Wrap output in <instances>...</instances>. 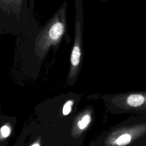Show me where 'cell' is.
I'll return each instance as SVG.
<instances>
[{"mask_svg":"<svg viewBox=\"0 0 146 146\" xmlns=\"http://www.w3.org/2000/svg\"><path fill=\"white\" fill-rule=\"evenodd\" d=\"M1 136L3 137H7L10 133V129L7 125H3L1 128Z\"/></svg>","mask_w":146,"mask_h":146,"instance_id":"cell-8","label":"cell"},{"mask_svg":"<svg viewBox=\"0 0 146 146\" xmlns=\"http://www.w3.org/2000/svg\"><path fill=\"white\" fill-rule=\"evenodd\" d=\"M35 0H29V11L30 14L32 17L34 13V6H35Z\"/></svg>","mask_w":146,"mask_h":146,"instance_id":"cell-9","label":"cell"},{"mask_svg":"<svg viewBox=\"0 0 146 146\" xmlns=\"http://www.w3.org/2000/svg\"><path fill=\"white\" fill-rule=\"evenodd\" d=\"M31 17L29 11V0H14L12 34L15 35L14 28H16L17 34L23 33L25 25H27Z\"/></svg>","mask_w":146,"mask_h":146,"instance_id":"cell-3","label":"cell"},{"mask_svg":"<svg viewBox=\"0 0 146 146\" xmlns=\"http://www.w3.org/2000/svg\"><path fill=\"white\" fill-rule=\"evenodd\" d=\"M91 120V116L90 115H84L82 119L78 123V127L80 129H84L90 123Z\"/></svg>","mask_w":146,"mask_h":146,"instance_id":"cell-6","label":"cell"},{"mask_svg":"<svg viewBox=\"0 0 146 146\" xmlns=\"http://www.w3.org/2000/svg\"><path fill=\"white\" fill-rule=\"evenodd\" d=\"M31 146H39V145L38 144H33V145H31Z\"/></svg>","mask_w":146,"mask_h":146,"instance_id":"cell-11","label":"cell"},{"mask_svg":"<svg viewBox=\"0 0 146 146\" xmlns=\"http://www.w3.org/2000/svg\"><path fill=\"white\" fill-rule=\"evenodd\" d=\"M100 1H101L102 2H107V1H108L109 0H100Z\"/></svg>","mask_w":146,"mask_h":146,"instance_id":"cell-10","label":"cell"},{"mask_svg":"<svg viewBox=\"0 0 146 146\" xmlns=\"http://www.w3.org/2000/svg\"><path fill=\"white\" fill-rule=\"evenodd\" d=\"M14 0H0L1 33H12Z\"/></svg>","mask_w":146,"mask_h":146,"instance_id":"cell-5","label":"cell"},{"mask_svg":"<svg viewBox=\"0 0 146 146\" xmlns=\"http://www.w3.org/2000/svg\"><path fill=\"white\" fill-rule=\"evenodd\" d=\"M123 110L137 113L146 114V90L127 93L121 96Z\"/></svg>","mask_w":146,"mask_h":146,"instance_id":"cell-4","label":"cell"},{"mask_svg":"<svg viewBox=\"0 0 146 146\" xmlns=\"http://www.w3.org/2000/svg\"><path fill=\"white\" fill-rule=\"evenodd\" d=\"M75 23L74 35L70 62L72 67L76 68L80 64L83 53V0H74Z\"/></svg>","mask_w":146,"mask_h":146,"instance_id":"cell-2","label":"cell"},{"mask_svg":"<svg viewBox=\"0 0 146 146\" xmlns=\"http://www.w3.org/2000/svg\"><path fill=\"white\" fill-rule=\"evenodd\" d=\"M73 104H74V102L72 100H68L65 103L63 108V114L64 115H67L68 113H70V112L71 111V108Z\"/></svg>","mask_w":146,"mask_h":146,"instance_id":"cell-7","label":"cell"},{"mask_svg":"<svg viewBox=\"0 0 146 146\" xmlns=\"http://www.w3.org/2000/svg\"><path fill=\"white\" fill-rule=\"evenodd\" d=\"M67 3L64 2L37 34L34 46L38 55H43L50 47L58 46L65 38L71 40L67 33Z\"/></svg>","mask_w":146,"mask_h":146,"instance_id":"cell-1","label":"cell"}]
</instances>
